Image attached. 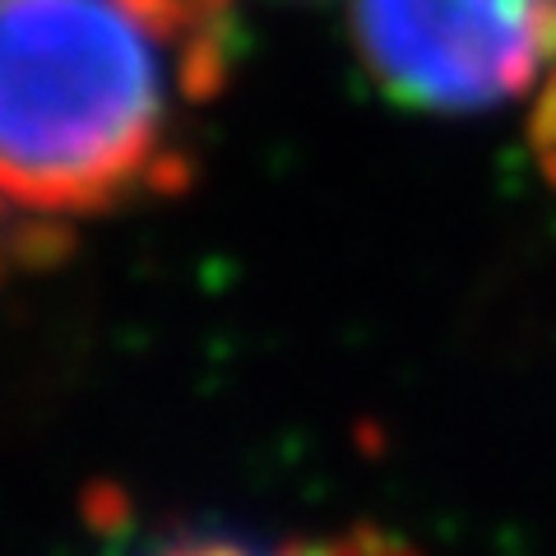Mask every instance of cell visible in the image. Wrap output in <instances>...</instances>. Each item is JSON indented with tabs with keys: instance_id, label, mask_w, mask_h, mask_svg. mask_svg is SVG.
Wrapping results in <instances>:
<instances>
[{
	"instance_id": "6da1fadb",
	"label": "cell",
	"mask_w": 556,
	"mask_h": 556,
	"mask_svg": "<svg viewBox=\"0 0 556 556\" xmlns=\"http://www.w3.org/2000/svg\"><path fill=\"white\" fill-rule=\"evenodd\" d=\"M232 38V0H0V204L84 223L186 190Z\"/></svg>"
},
{
	"instance_id": "7a4b0ae2",
	"label": "cell",
	"mask_w": 556,
	"mask_h": 556,
	"mask_svg": "<svg viewBox=\"0 0 556 556\" xmlns=\"http://www.w3.org/2000/svg\"><path fill=\"white\" fill-rule=\"evenodd\" d=\"M348 20L371 79L413 112L556 98V0H348Z\"/></svg>"
},
{
	"instance_id": "277c9868",
	"label": "cell",
	"mask_w": 556,
	"mask_h": 556,
	"mask_svg": "<svg viewBox=\"0 0 556 556\" xmlns=\"http://www.w3.org/2000/svg\"><path fill=\"white\" fill-rule=\"evenodd\" d=\"M42 260V241H38V223H28L24 214H14L10 204H0V278L14 265Z\"/></svg>"
},
{
	"instance_id": "3957f363",
	"label": "cell",
	"mask_w": 556,
	"mask_h": 556,
	"mask_svg": "<svg viewBox=\"0 0 556 556\" xmlns=\"http://www.w3.org/2000/svg\"><path fill=\"white\" fill-rule=\"evenodd\" d=\"M116 556H417L404 538L386 529H339V533H260L228 525H190L144 538Z\"/></svg>"
}]
</instances>
